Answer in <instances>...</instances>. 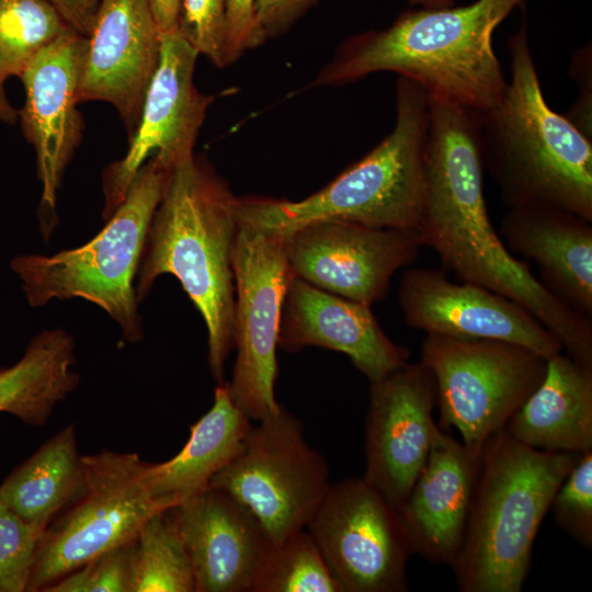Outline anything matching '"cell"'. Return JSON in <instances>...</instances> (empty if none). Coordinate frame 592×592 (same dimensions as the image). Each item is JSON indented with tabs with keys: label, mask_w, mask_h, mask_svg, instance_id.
<instances>
[{
	"label": "cell",
	"mask_w": 592,
	"mask_h": 592,
	"mask_svg": "<svg viewBox=\"0 0 592 592\" xmlns=\"http://www.w3.org/2000/svg\"><path fill=\"white\" fill-rule=\"evenodd\" d=\"M312 345L348 355L369 383L385 377L410 355L387 337L369 305L294 275L284 296L277 348L296 353Z\"/></svg>",
	"instance_id": "19"
},
{
	"label": "cell",
	"mask_w": 592,
	"mask_h": 592,
	"mask_svg": "<svg viewBox=\"0 0 592 592\" xmlns=\"http://www.w3.org/2000/svg\"><path fill=\"white\" fill-rule=\"evenodd\" d=\"M83 479L70 503L47 526L26 591L45 590L95 556L134 540L153 514L175 506L153 496L150 463L135 453L82 456Z\"/></svg>",
	"instance_id": "8"
},
{
	"label": "cell",
	"mask_w": 592,
	"mask_h": 592,
	"mask_svg": "<svg viewBox=\"0 0 592 592\" xmlns=\"http://www.w3.org/2000/svg\"><path fill=\"white\" fill-rule=\"evenodd\" d=\"M306 530L343 592H405L413 555L396 509L363 478L331 483Z\"/></svg>",
	"instance_id": "12"
},
{
	"label": "cell",
	"mask_w": 592,
	"mask_h": 592,
	"mask_svg": "<svg viewBox=\"0 0 592 592\" xmlns=\"http://www.w3.org/2000/svg\"><path fill=\"white\" fill-rule=\"evenodd\" d=\"M251 425L231 462L210 480L247 506L272 545L306 528L331 482L303 422L283 406Z\"/></svg>",
	"instance_id": "10"
},
{
	"label": "cell",
	"mask_w": 592,
	"mask_h": 592,
	"mask_svg": "<svg viewBox=\"0 0 592 592\" xmlns=\"http://www.w3.org/2000/svg\"><path fill=\"white\" fill-rule=\"evenodd\" d=\"M75 365L76 342L70 333L62 329L39 332L16 363L0 368V412L29 425H45L57 405L79 385Z\"/></svg>",
	"instance_id": "25"
},
{
	"label": "cell",
	"mask_w": 592,
	"mask_h": 592,
	"mask_svg": "<svg viewBox=\"0 0 592 592\" xmlns=\"http://www.w3.org/2000/svg\"><path fill=\"white\" fill-rule=\"evenodd\" d=\"M83 479L75 424H68L20 464L0 485V499L43 528L70 503Z\"/></svg>",
	"instance_id": "26"
},
{
	"label": "cell",
	"mask_w": 592,
	"mask_h": 592,
	"mask_svg": "<svg viewBox=\"0 0 592 592\" xmlns=\"http://www.w3.org/2000/svg\"><path fill=\"white\" fill-rule=\"evenodd\" d=\"M480 113L430 99L417 232L459 282L520 304L559 340L566 354L592 366L591 317L549 292L492 226L483 196Z\"/></svg>",
	"instance_id": "1"
},
{
	"label": "cell",
	"mask_w": 592,
	"mask_h": 592,
	"mask_svg": "<svg viewBox=\"0 0 592 592\" xmlns=\"http://www.w3.org/2000/svg\"><path fill=\"white\" fill-rule=\"evenodd\" d=\"M412 5L425 9L447 8L454 5L455 0H407Z\"/></svg>",
	"instance_id": "40"
},
{
	"label": "cell",
	"mask_w": 592,
	"mask_h": 592,
	"mask_svg": "<svg viewBox=\"0 0 592 592\" xmlns=\"http://www.w3.org/2000/svg\"><path fill=\"white\" fill-rule=\"evenodd\" d=\"M132 592H196L174 506L150 516L135 538Z\"/></svg>",
	"instance_id": "27"
},
{
	"label": "cell",
	"mask_w": 592,
	"mask_h": 592,
	"mask_svg": "<svg viewBox=\"0 0 592 592\" xmlns=\"http://www.w3.org/2000/svg\"><path fill=\"white\" fill-rule=\"evenodd\" d=\"M421 358L435 382L437 425L481 452L542 383L547 358L511 342L426 334Z\"/></svg>",
	"instance_id": "9"
},
{
	"label": "cell",
	"mask_w": 592,
	"mask_h": 592,
	"mask_svg": "<svg viewBox=\"0 0 592 592\" xmlns=\"http://www.w3.org/2000/svg\"><path fill=\"white\" fill-rule=\"evenodd\" d=\"M480 458L481 452L436 423L428 459L396 508L413 554L452 567L464 540Z\"/></svg>",
	"instance_id": "20"
},
{
	"label": "cell",
	"mask_w": 592,
	"mask_h": 592,
	"mask_svg": "<svg viewBox=\"0 0 592 592\" xmlns=\"http://www.w3.org/2000/svg\"><path fill=\"white\" fill-rule=\"evenodd\" d=\"M570 76L578 86V98L565 116L592 140V48L591 43L574 50Z\"/></svg>",
	"instance_id": "35"
},
{
	"label": "cell",
	"mask_w": 592,
	"mask_h": 592,
	"mask_svg": "<svg viewBox=\"0 0 592 592\" xmlns=\"http://www.w3.org/2000/svg\"><path fill=\"white\" fill-rule=\"evenodd\" d=\"M86 37L79 102L112 104L130 136L160 59L161 32L149 1L101 0Z\"/></svg>",
	"instance_id": "18"
},
{
	"label": "cell",
	"mask_w": 592,
	"mask_h": 592,
	"mask_svg": "<svg viewBox=\"0 0 592 592\" xmlns=\"http://www.w3.org/2000/svg\"><path fill=\"white\" fill-rule=\"evenodd\" d=\"M557 525L579 545L592 547V449L579 455L550 509Z\"/></svg>",
	"instance_id": "31"
},
{
	"label": "cell",
	"mask_w": 592,
	"mask_h": 592,
	"mask_svg": "<svg viewBox=\"0 0 592 592\" xmlns=\"http://www.w3.org/2000/svg\"><path fill=\"white\" fill-rule=\"evenodd\" d=\"M422 247L415 230L343 220L312 221L285 239L295 276L369 306L387 296L394 274L411 264Z\"/></svg>",
	"instance_id": "14"
},
{
	"label": "cell",
	"mask_w": 592,
	"mask_h": 592,
	"mask_svg": "<svg viewBox=\"0 0 592 592\" xmlns=\"http://www.w3.org/2000/svg\"><path fill=\"white\" fill-rule=\"evenodd\" d=\"M234 249V403L251 421L275 413L277 337L284 296L294 276L285 253L286 236L239 221Z\"/></svg>",
	"instance_id": "11"
},
{
	"label": "cell",
	"mask_w": 592,
	"mask_h": 592,
	"mask_svg": "<svg viewBox=\"0 0 592 592\" xmlns=\"http://www.w3.org/2000/svg\"><path fill=\"white\" fill-rule=\"evenodd\" d=\"M504 431L545 452L592 449V367L561 352L547 358L542 383L510 417Z\"/></svg>",
	"instance_id": "23"
},
{
	"label": "cell",
	"mask_w": 592,
	"mask_h": 592,
	"mask_svg": "<svg viewBox=\"0 0 592 592\" xmlns=\"http://www.w3.org/2000/svg\"><path fill=\"white\" fill-rule=\"evenodd\" d=\"M200 54L177 29L161 33L157 70L146 92L137 126L125 155L102 173L106 221L124 201L139 169L155 158L171 169L194 153L213 95L194 84Z\"/></svg>",
	"instance_id": "13"
},
{
	"label": "cell",
	"mask_w": 592,
	"mask_h": 592,
	"mask_svg": "<svg viewBox=\"0 0 592 592\" xmlns=\"http://www.w3.org/2000/svg\"><path fill=\"white\" fill-rule=\"evenodd\" d=\"M252 592H343L319 547L304 528L271 545Z\"/></svg>",
	"instance_id": "29"
},
{
	"label": "cell",
	"mask_w": 592,
	"mask_h": 592,
	"mask_svg": "<svg viewBox=\"0 0 592 592\" xmlns=\"http://www.w3.org/2000/svg\"><path fill=\"white\" fill-rule=\"evenodd\" d=\"M78 33L88 35L91 22L101 0H48Z\"/></svg>",
	"instance_id": "37"
},
{
	"label": "cell",
	"mask_w": 592,
	"mask_h": 592,
	"mask_svg": "<svg viewBox=\"0 0 592 592\" xmlns=\"http://www.w3.org/2000/svg\"><path fill=\"white\" fill-rule=\"evenodd\" d=\"M580 454L545 452L504 429L483 445L460 550L452 565L462 592H520L536 535Z\"/></svg>",
	"instance_id": "5"
},
{
	"label": "cell",
	"mask_w": 592,
	"mask_h": 592,
	"mask_svg": "<svg viewBox=\"0 0 592 592\" xmlns=\"http://www.w3.org/2000/svg\"><path fill=\"white\" fill-rule=\"evenodd\" d=\"M435 405L434 377L422 361H407L371 383L363 479L395 509L428 459Z\"/></svg>",
	"instance_id": "16"
},
{
	"label": "cell",
	"mask_w": 592,
	"mask_h": 592,
	"mask_svg": "<svg viewBox=\"0 0 592 592\" xmlns=\"http://www.w3.org/2000/svg\"><path fill=\"white\" fill-rule=\"evenodd\" d=\"M316 0H257V20L265 37L286 32Z\"/></svg>",
	"instance_id": "36"
},
{
	"label": "cell",
	"mask_w": 592,
	"mask_h": 592,
	"mask_svg": "<svg viewBox=\"0 0 592 592\" xmlns=\"http://www.w3.org/2000/svg\"><path fill=\"white\" fill-rule=\"evenodd\" d=\"M170 169L150 158L139 169L124 201L87 243L52 255L14 257L10 266L31 307L53 299L81 298L102 308L127 342L143 340L135 293L147 231Z\"/></svg>",
	"instance_id": "7"
},
{
	"label": "cell",
	"mask_w": 592,
	"mask_h": 592,
	"mask_svg": "<svg viewBox=\"0 0 592 592\" xmlns=\"http://www.w3.org/2000/svg\"><path fill=\"white\" fill-rule=\"evenodd\" d=\"M196 592H252L272 545L254 514L208 487L174 506Z\"/></svg>",
	"instance_id": "21"
},
{
	"label": "cell",
	"mask_w": 592,
	"mask_h": 592,
	"mask_svg": "<svg viewBox=\"0 0 592 592\" xmlns=\"http://www.w3.org/2000/svg\"><path fill=\"white\" fill-rule=\"evenodd\" d=\"M5 77L0 72V122L15 124L19 118V112L10 103L5 89Z\"/></svg>",
	"instance_id": "39"
},
{
	"label": "cell",
	"mask_w": 592,
	"mask_h": 592,
	"mask_svg": "<svg viewBox=\"0 0 592 592\" xmlns=\"http://www.w3.org/2000/svg\"><path fill=\"white\" fill-rule=\"evenodd\" d=\"M44 532L0 499V592L26 591Z\"/></svg>",
	"instance_id": "30"
},
{
	"label": "cell",
	"mask_w": 592,
	"mask_h": 592,
	"mask_svg": "<svg viewBox=\"0 0 592 592\" xmlns=\"http://www.w3.org/2000/svg\"><path fill=\"white\" fill-rule=\"evenodd\" d=\"M155 21L161 33L178 27L181 0H148Z\"/></svg>",
	"instance_id": "38"
},
{
	"label": "cell",
	"mask_w": 592,
	"mask_h": 592,
	"mask_svg": "<svg viewBox=\"0 0 592 592\" xmlns=\"http://www.w3.org/2000/svg\"><path fill=\"white\" fill-rule=\"evenodd\" d=\"M511 80L480 113V149L509 206L547 204L592 221V140L546 102L525 20L509 37Z\"/></svg>",
	"instance_id": "4"
},
{
	"label": "cell",
	"mask_w": 592,
	"mask_h": 592,
	"mask_svg": "<svg viewBox=\"0 0 592 592\" xmlns=\"http://www.w3.org/2000/svg\"><path fill=\"white\" fill-rule=\"evenodd\" d=\"M69 27L48 0H0V72L20 77Z\"/></svg>",
	"instance_id": "28"
},
{
	"label": "cell",
	"mask_w": 592,
	"mask_h": 592,
	"mask_svg": "<svg viewBox=\"0 0 592 592\" xmlns=\"http://www.w3.org/2000/svg\"><path fill=\"white\" fill-rule=\"evenodd\" d=\"M398 296L406 323L426 334L511 342L546 358L563 350L520 304L476 284L455 283L441 270L408 269Z\"/></svg>",
	"instance_id": "17"
},
{
	"label": "cell",
	"mask_w": 592,
	"mask_h": 592,
	"mask_svg": "<svg viewBox=\"0 0 592 592\" xmlns=\"http://www.w3.org/2000/svg\"><path fill=\"white\" fill-rule=\"evenodd\" d=\"M257 0H226L225 65L235 62L246 52L264 43L258 24Z\"/></svg>",
	"instance_id": "34"
},
{
	"label": "cell",
	"mask_w": 592,
	"mask_h": 592,
	"mask_svg": "<svg viewBox=\"0 0 592 592\" xmlns=\"http://www.w3.org/2000/svg\"><path fill=\"white\" fill-rule=\"evenodd\" d=\"M135 539L101 553L45 592H132Z\"/></svg>",
	"instance_id": "32"
},
{
	"label": "cell",
	"mask_w": 592,
	"mask_h": 592,
	"mask_svg": "<svg viewBox=\"0 0 592 592\" xmlns=\"http://www.w3.org/2000/svg\"><path fill=\"white\" fill-rule=\"evenodd\" d=\"M226 0H181L178 30L216 67L225 65Z\"/></svg>",
	"instance_id": "33"
},
{
	"label": "cell",
	"mask_w": 592,
	"mask_h": 592,
	"mask_svg": "<svg viewBox=\"0 0 592 592\" xmlns=\"http://www.w3.org/2000/svg\"><path fill=\"white\" fill-rule=\"evenodd\" d=\"M523 2L476 0L403 11L388 27L344 41L312 84L344 86L391 71L421 86L430 99L487 111L508 83L493 50V32Z\"/></svg>",
	"instance_id": "2"
},
{
	"label": "cell",
	"mask_w": 592,
	"mask_h": 592,
	"mask_svg": "<svg viewBox=\"0 0 592 592\" xmlns=\"http://www.w3.org/2000/svg\"><path fill=\"white\" fill-rule=\"evenodd\" d=\"M87 37L69 27L26 65L20 78L25 102L19 117L36 152L42 183L39 226L48 240L57 226V193L81 140L78 89Z\"/></svg>",
	"instance_id": "15"
},
{
	"label": "cell",
	"mask_w": 592,
	"mask_h": 592,
	"mask_svg": "<svg viewBox=\"0 0 592 592\" xmlns=\"http://www.w3.org/2000/svg\"><path fill=\"white\" fill-rule=\"evenodd\" d=\"M251 425L234 403L228 383L217 384L213 406L191 426L181 451L167 462L149 465L153 496L178 505L207 489L236 456Z\"/></svg>",
	"instance_id": "24"
},
{
	"label": "cell",
	"mask_w": 592,
	"mask_h": 592,
	"mask_svg": "<svg viewBox=\"0 0 592 592\" xmlns=\"http://www.w3.org/2000/svg\"><path fill=\"white\" fill-rule=\"evenodd\" d=\"M429 104L421 86L399 77L395 126L365 157L299 201L237 197L238 220L285 236L317 220L417 231L424 194Z\"/></svg>",
	"instance_id": "6"
},
{
	"label": "cell",
	"mask_w": 592,
	"mask_h": 592,
	"mask_svg": "<svg viewBox=\"0 0 592 592\" xmlns=\"http://www.w3.org/2000/svg\"><path fill=\"white\" fill-rule=\"evenodd\" d=\"M236 201L205 158L193 153L172 167L135 278L139 304L160 275L178 278L204 319L207 362L217 384L224 383L225 365L234 350Z\"/></svg>",
	"instance_id": "3"
},
{
	"label": "cell",
	"mask_w": 592,
	"mask_h": 592,
	"mask_svg": "<svg viewBox=\"0 0 592 592\" xmlns=\"http://www.w3.org/2000/svg\"><path fill=\"white\" fill-rule=\"evenodd\" d=\"M505 247L534 260L540 282L592 317V221L547 204L510 207L500 224Z\"/></svg>",
	"instance_id": "22"
}]
</instances>
